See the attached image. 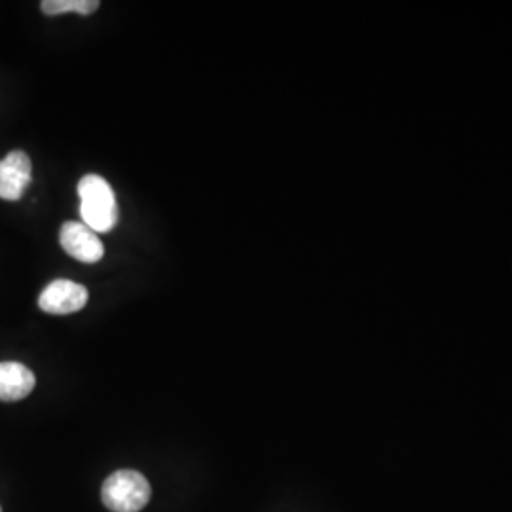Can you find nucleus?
<instances>
[{"label":"nucleus","instance_id":"nucleus-1","mask_svg":"<svg viewBox=\"0 0 512 512\" xmlns=\"http://www.w3.org/2000/svg\"><path fill=\"white\" fill-rule=\"evenodd\" d=\"M80 217L95 234H107L118 222V205L110 184L101 175H86L78 183Z\"/></svg>","mask_w":512,"mask_h":512},{"label":"nucleus","instance_id":"nucleus-2","mask_svg":"<svg viewBox=\"0 0 512 512\" xmlns=\"http://www.w3.org/2000/svg\"><path fill=\"white\" fill-rule=\"evenodd\" d=\"M150 495L152 490L147 478L129 469L110 475L101 490L103 503L112 512L143 511L150 501Z\"/></svg>","mask_w":512,"mask_h":512},{"label":"nucleus","instance_id":"nucleus-3","mask_svg":"<svg viewBox=\"0 0 512 512\" xmlns=\"http://www.w3.org/2000/svg\"><path fill=\"white\" fill-rule=\"evenodd\" d=\"M88 289L69 279H55L40 296L38 308L50 315H69L82 310L88 304Z\"/></svg>","mask_w":512,"mask_h":512},{"label":"nucleus","instance_id":"nucleus-4","mask_svg":"<svg viewBox=\"0 0 512 512\" xmlns=\"http://www.w3.org/2000/svg\"><path fill=\"white\" fill-rule=\"evenodd\" d=\"M63 251L84 264H95L105 256V245L84 222H65L59 232Z\"/></svg>","mask_w":512,"mask_h":512},{"label":"nucleus","instance_id":"nucleus-5","mask_svg":"<svg viewBox=\"0 0 512 512\" xmlns=\"http://www.w3.org/2000/svg\"><path fill=\"white\" fill-rule=\"evenodd\" d=\"M33 179V165L23 150H14L0 160V198L18 202Z\"/></svg>","mask_w":512,"mask_h":512},{"label":"nucleus","instance_id":"nucleus-6","mask_svg":"<svg viewBox=\"0 0 512 512\" xmlns=\"http://www.w3.org/2000/svg\"><path fill=\"white\" fill-rule=\"evenodd\" d=\"M37 385L35 374L21 363L4 361L0 363V401L16 403L31 395Z\"/></svg>","mask_w":512,"mask_h":512},{"label":"nucleus","instance_id":"nucleus-7","mask_svg":"<svg viewBox=\"0 0 512 512\" xmlns=\"http://www.w3.org/2000/svg\"><path fill=\"white\" fill-rule=\"evenodd\" d=\"M101 4L97 0H44L40 4L42 12L46 16H59L67 12H76L82 16L93 14Z\"/></svg>","mask_w":512,"mask_h":512},{"label":"nucleus","instance_id":"nucleus-8","mask_svg":"<svg viewBox=\"0 0 512 512\" xmlns=\"http://www.w3.org/2000/svg\"><path fill=\"white\" fill-rule=\"evenodd\" d=\"M0 512H2V511H0Z\"/></svg>","mask_w":512,"mask_h":512}]
</instances>
